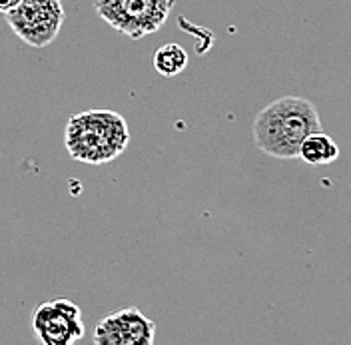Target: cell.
Returning a JSON list of instances; mask_svg holds the SVG:
<instances>
[{
	"label": "cell",
	"mask_w": 351,
	"mask_h": 345,
	"mask_svg": "<svg viewBox=\"0 0 351 345\" xmlns=\"http://www.w3.org/2000/svg\"><path fill=\"white\" fill-rule=\"evenodd\" d=\"M322 130L313 102L302 96H284L263 106L254 120L256 146L280 160L298 158L300 144L307 134Z\"/></svg>",
	"instance_id": "6da1fadb"
},
{
	"label": "cell",
	"mask_w": 351,
	"mask_h": 345,
	"mask_svg": "<svg viewBox=\"0 0 351 345\" xmlns=\"http://www.w3.org/2000/svg\"><path fill=\"white\" fill-rule=\"evenodd\" d=\"M130 144V130L114 110H86L66 122L64 146L70 158L100 166L116 160Z\"/></svg>",
	"instance_id": "7a4b0ae2"
},
{
	"label": "cell",
	"mask_w": 351,
	"mask_h": 345,
	"mask_svg": "<svg viewBox=\"0 0 351 345\" xmlns=\"http://www.w3.org/2000/svg\"><path fill=\"white\" fill-rule=\"evenodd\" d=\"M172 8L174 0H94L96 14L132 40L158 32Z\"/></svg>",
	"instance_id": "3957f363"
},
{
	"label": "cell",
	"mask_w": 351,
	"mask_h": 345,
	"mask_svg": "<svg viewBox=\"0 0 351 345\" xmlns=\"http://www.w3.org/2000/svg\"><path fill=\"white\" fill-rule=\"evenodd\" d=\"M10 30L32 48H46L56 40L66 21L62 0H21L6 12Z\"/></svg>",
	"instance_id": "277c9868"
},
{
	"label": "cell",
	"mask_w": 351,
	"mask_h": 345,
	"mask_svg": "<svg viewBox=\"0 0 351 345\" xmlns=\"http://www.w3.org/2000/svg\"><path fill=\"white\" fill-rule=\"evenodd\" d=\"M32 329L44 345H72L84 337L82 311L74 302L56 298L32 313Z\"/></svg>",
	"instance_id": "5b68a950"
},
{
	"label": "cell",
	"mask_w": 351,
	"mask_h": 345,
	"mask_svg": "<svg viewBox=\"0 0 351 345\" xmlns=\"http://www.w3.org/2000/svg\"><path fill=\"white\" fill-rule=\"evenodd\" d=\"M92 340L96 345H152L156 324L138 307H124L96 325Z\"/></svg>",
	"instance_id": "8992f818"
},
{
	"label": "cell",
	"mask_w": 351,
	"mask_h": 345,
	"mask_svg": "<svg viewBox=\"0 0 351 345\" xmlns=\"http://www.w3.org/2000/svg\"><path fill=\"white\" fill-rule=\"evenodd\" d=\"M298 158H302L309 166H328L339 158V146L333 142L331 136L317 130L304 138L298 150Z\"/></svg>",
	"instance_id": "52a82bcc"
},
{
	"label": "cell",
	"mask_w": 351,
	"mask_h": 345,
	"mask_svg": "<svg viewBox=\"0 0 351 345\" xmlns=\"http://www.w3.org/2000/svg\"><path fill=\"white\" fill-rule=\"evenodd\" d=\"M186 66H188V52L180 44L168 43L154 52V68L166 78H174L182 74Z\"/></svg>",
	"instance_id": "ba28073f"
},
{
	"label": "cell",
	"mask_w": 351,
	"mask_h": 345,
	"mask_svg": "<svg viewBox=\"0 0 351 345\" xmlns=\"http://www.w3.org/2000/svg\"><path fill=\"white\" fill-rule=\"evenodd\" d=\"M21 0H0V14H6L8 10H12Z\"/></svg>",
	"instance_id": "9c48e42d"
}]
</instances>
